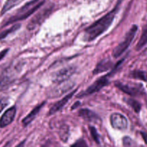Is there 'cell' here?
<instances>
[{"label": "cell", "instance_id": "30bf717a", "mask_svg": "<svg viewBox=\"0 0 147 147\" xmlns=\"http://www.w3.org/2000/svg\"><path fill=\"white\" fill-rule=\"evenodd\" d=\"M76 90H74L73 91L70 92V93L67 95V96H65L64 98L60 100L59 101H57V103H55L53 106L51 107V109L49 111V114H55V113H57V111H59L60 110H61L63 107L66 105V103L72 98V97L73 96V95L76 93Z\"/></svg>", "mask_w": 147, "mask_h": 147}, {"label": "cell", "instance_id": "4316f807", "mask_svg": "<svg viewBox=\"0 0 147 147\" xmlns=\"http://www.w3.org/2000/svg\"><path fill=\"white\" fill-rule=\"evenodd\" d=\"M24 144H25V140H24V141H23V142H22L21 143H20V144H19L17 145V146H15V147H24Z\"/></svg>", "mask_w": 147, "mask_h": 147}, {"label": "cell", "instance_id": "5bb4252c", "mask_svg": "<svg viewBox=\"0 0 147 147\" xmlns=\"http://www.w3.org/2000/svg\"><path fill=\"white\" fill-rule=\"evenodd\" d=\"M73 85H72L71 83H68V84H65V85H61L59 87L55 88V89H53L52 91H50L51 94L50 96H53L52 97H58V96H61L63 93H66L67 91H68L70 89H71L73 88Z\"/></svg>", "mask_w": 147, "mask_h": 147}, {"label": "cell", "instance_id": "3957f363", "mask_svg": "<svg viewBox=\"0 0 147 147\" xmlns=\"http://www.w3.org/2000/svg\"><path fill=\"white\" fill-rule=\"evenodd\" d=\"M138 30V26L133 25L130 28V30L127 32L126 34L125 35L123 40L119 44V45L116 46L113 51V56L115 58H118L120 57L125 51L128 49V47L130 46L131 43L133 41L134 38L136 33Z\"/></svg>", "mask_w": 147, "mask_h": 147}, {"label": "cell", "instance_id": "2e32d148", "mask_svg": "<svg viewBox=\"0 0 147 147\" xmlns=\"http://www.w3.org/2000/svg\"><path fill=\"white\" fill-rule=\"evenodd\" d=\"M20 27H21V24H15L13 26H11V27H9V28L1 32H0V40L5 38L6 37H7V36L9 35V34H11V33L14 32L15 31L18 30L20 28Z\"/></svg>", "mask_w": 147, "mask_h": 147}, {"label": "cell", "instance_id": "9a60e30c", "mask_svg": "<svg viewBox=\"0 0 147 147\" xmlns=\"http://www.w3.org/2000/svg\"><path fill=\"white\" fill-rule=\"evenodd\" d=\"M23 1H24V0H6L5 3H4V6L1 9L0 14L3 15L8 11L11 10L12 8L15 7L16 6L20 4V3L22 2Z\"/></svg>", "mask_w": 147, "mask_h": 147}, {"label": "cell", "instance_id": "484cf974", "mask_svg": "<svg viewBox=\"0 0 147 147\" xmlns=\"http://www.w3.org/2000/svg\"><path fill=\"white\" fill-rule=\"evenodd\" d=\"M141 134H142L143 139L144 140V142L147 145V133H145V132H142V133H141Z\"/></svg>", "mask_w": 147, "mask_h": 147}, {"label": "cell", "instance_id": "e0dca14e", "mask_svg": "<svg viewBox=\"0 0 147 147\" xmlns=\"http://www.w3.org/2000/svg\"><path fill=\"white\" fill-rule=\"evenodd\" d=\"M147 43V27H145L144 28L143 32H142V36L140 37L139 42H138L137 46H136V50H139L144 47Z\"/></svg>", "mask_w": 147, "mask_h": 147}, {"label": "cell", "instance_id": "52a82bcc", "mask_svg": "<svg viewBox=\"0 0 147 147\" xmlns=\"http://www.w3.org/2000/svg\"><path fill=\"white\" fill-rule=\"evenodd\" d=\"M115 86L123 93L131 96H136L142 94L143 92V88L139 84H129V83H123L121 82H116Z\"/></svg>", "mask_w": 147, "mask_h": 147}, {"label": "cell", "instance_id": "d6986e66", "mask_svg": "<svg viewBox=\"0 0 147 147\" xmlns=\"http://www.w3.org/2000/svg\"><path fill=\"white\" fill-rule=\"evenodd\" d=\"M59 134H60L61 140L65 142L67 141V139H68L69 136V128L67 126H65V125L61 126V128L60 129V132H59Z\"/></svg>", "mask_w": 147, "mask_h": 147}, {"label": "cell", "instance_id": "7402d4cb", "mask_svg": "<svg viewBox=\"0 0 147 147\" xmlns=\"http://www.w3.org/2000/svg\"><path fill=\"white\" fill-rule=\"evenodd\" d=\"M9 104V99L7 97H3L0 98V113L5 109Z\"/></svg>", "mask_w": 147, "mask_h": 147}, {"label": "cell", "instance_id": "83f0119b", "mask_svg": "<svg viewBox=\"0 0 147 147\" xmlns=\"http://www.w3.org/2000/svg\"><path fill=\"white\" fill-rule=\"evenodd\" d=\"M79 105H80V103H79V102H77V103H76V104L73 105V106H72V109H76V107H77V106H79Z\"/></svg>", "mask_w": 147, "mask_h": 147}, {"label": "cell", "instance_id": "4fadbf2b", "mask_svg": "<svg viewBox=\"0 0 147 147\" xmlns=\"http://www.w3.org/2000/svg\"><path fill=\"white\" fill-rule=\"evenodd\" d=\"M79 116L83 119L88 121H96L98 119V116L92 111L89 109H82L79 111Z\"/></svg>", "mask_w": 147, "mask_h": 147}, {"label": "cell", "instance_id": "9c48e42d", "mask_svg": "<svg viewBox=\"0 0 147 147\" xmlns=\"http://www.w3.org/2000/svg\"><path fill=\"white\" fill-rule=\"evenodd\" d=\"M16 112H17V109L15 106H12L7 109L0 119V127L4 128L12 123L15 118Z\"/></svg>", "mask_w": 147, "mask_h": 147}, {"label": "cell", "instance_id": "5b68a950", "mask_svg": "<svg viewBox=\"0 0 147 147\" xmlns=\"http://www.w3.org/2000/svg\"><path fill=\"white\" fill-rule=\"evenodd\" d=\"M109 75H106V76H103V77H100V78L96 80L91 86H89L81 94L79 95L78 97H85V96H88L89 95H91L93 93H96V92L99 91L100 89L103 88V87L107 86L109 83Z\"/></svg>", "mask_w": 147, "mask_h": 147}, {"label": "cell", "instance_id": "d4e9b609", "mask_svg": "<svg viewBox=\"0 0 147 147\" xmlns=\"http://www.w3.org/2000/svg\"><path fill=\"white\" fill-rule=\"evenodd\" d=\"M8 51H9V49H4V50H3L2 51L0 52V60H2V59L5 57V55H7V53H8Z\"/></svg>", "mask_w": 147, "mask_h": 147}, {"label": "cell", "instance_id": "8992f818", "mask_svg": "<svg viewBox=\"0 0 147 147\" xmlns=\"http://www.w3.org/2000/svg\"><path fill=\"white\" fill-rule=\"evenodd\" d=\"M53 7V6H48L46 8L43 9L41 11H39L34 17L31 20L30 23L27 25V29L29 30H34L38 25H40L42 22H43L50 15V13L52 12Z\"/></svg>", "mask_w": 147, "mask_h": 147}, {"label": "cell", "instance_id": "7a4b0ae2", "mask_svg": "<svg viewBox=\"0 0 147 147\" xmlns=\"http://www.w3.org/2000/svg\"><path fill=\"white\" fill-rule=\"evenodd\" d=\"M44 3L45 0H31L29 2L26 3L21 8L19 9L17 12L13 14L8 20H6L2 26L5 27L11 23L25 20L31 14H32L34 11H37L40 7H42Z\"/></svg>", "mask_w": 147, "mask_h": 147}, {"label": "cell", "instance_id": "ac0fdd59", "mask_svg": "<svg viewBox=\"0 0 147 147\" xmlns=\"http://www.w3.org/2000/svg\"><path fill=\"white\" fill-rule=\"evenodd\" d=\"M126 102L130 107H131L134 110L136 113H139L142 109V106L137 100L132 98H127L126 99Z\"/></svg>", "mask_w": 147, "mask_h": 147}, {"label": "cell", "instance_id": "277c9868", "mask_svg": "<svg viewBox=\"0 0 147 147\" xmlns=\"http://www.w3.org/2000/svg\"><path fill=\"white\" fill-rule=\"evenodd\" d=\"M76 70V68L74 66H69L61 69L53 74V76H52V81L57 85L65 83L72 77Z\"/></svg>", "mask_w": 147, "mask_h": 147}, {"label": "cell", "instance_id": "ba28073f", "mask_svg": "<svg viewBox=\"0 0 147 147\" xmlns=\"http://www.w3.org/2000/svg\"><path fill=\"white\" fill-rule=\"evenodd\" d=\"M110 122L112 127L116 130L125 131L128 127L127 119L119 113H112L110 116Z\"/></svg>", "mask_w": 147, "mask_h": 147}, {"label": "cell", "instance_id": "7c38bea8", "mask_svg": "<svg viewBox=\"0 0 147 147\" xmlns=\"http://www.w3.org/2000/svg\"><path fill=\"white\" fill-rule=\"evenodd\" d=\"M45 102H43V103H42L41 104H40V105H38L37 106H36V107L34 108V109H33V110L32 111L30 112V113H29V114L27 115V116H26L24 119H23L22 121V122L23 126H27V125L30 124V123H31V122L34 119H35L36 116H37V114L39 113V112L40 111V110L42 109V108L43 106L45 105Z\"/></svg>", "mask_w": 147, "mask_h": 147}, {"label": "cell", "instance_id": "8fae6325", "mask_svg": "<svg viewBox=\"0 0 147 147\" xmlns=\"http://www.w3.org/2000/svg\"><path fill=\"white\" fill-rule=\"evenodd\" d=\"M113 63H112V61L110 59H103V60H102L101 61H100L96 65L93 73V74L96 75L100 73H103V72H106L109 70H110L113 67Z\"/></svg>", "mask_w": 147, "mask_h": 147}, {"label": "cell", "instance_id": "44dd1931", "mask_svg": "<svg viewBox=\"0 0 147 147\" xmlns=\"http://www.w3.org/2000/svg\"><path fill=\"white\" fill-rule=\"evenodd\" d=\"M89 129H90V134H91L92 138L94 139V141L96 143L100 144V136H99V134H98L97 130H96V128L93 127V126H90V127H89Z\"/></svg>", "mask_w": 147, "mask_h": 147}, {"label": "cell", "instance_id": "6da1fadb", "mask_svg": "<svg viewBox=\"0 0 147 147\" xmlns=\"http://www.w3.org/2000/svg\"><path fill=\"white\" fill-rule=\"evenodd\" d=\"M122 0H119L117 3L116 7L113 9L111 11H109L108 14L103 16L98 20L95 22L93 24L89 26L86 30L84 33V39L86 41L90 42L93 41L95 39L97 38L100 35H101L103 33H104L109 28L116 17V13L119 10V4H121Z\"/></svg>", "mask_w": 147, "mask_h": 147}, {"label": "cell", "instance_id": "ffe728a7", "mask_svg": "<svg viewBox=\"0 0 147 147\" xmlns=\"http://www.w3.org/2000/svg\"><path fill=\"white\" fill-rule=\"evenodd\" d=\"M131 76L134 78L139 79V80H142L146 81L147 80L146 77V73L143 71H140V70H135V71L131 72Z\"/></svg>", "mask_w": 147, "mask_h": 147}, {"label": "cell", "instance_id": "f1b7e54d", "mask_svg": "<svg viewBox=\"0 0 147 147\" xmlns=\"http://www.w3.org/2000/svg\"><path fill=\"white\" fill-rule=\"evenodd\" d=\"M9 143H8V144H6L5 145V146H4V147H7V146H8V145H9Z\"/></svg>", "mask_w": 147, "mask_h": 147}, {"label": "cell", "instance_id": "603a6c76", "mask_svg": "<svg viewBox=\"0 0 147 147\" xmlns=\"http://www.w3.org/2000/svg\"><path fill=\"white\" fill-rule=\"evenodd\" d=\"M71 147H88V146L87 144L85 142L83 139H79L78 140L76 143L73 144V145H71Z\"/></svg>", "mask_w": 147, "mask_h": 147}, {"label": "cell", "instance_id": "cb8c5ba5", "mask_svg": "<svg viewBox=\"0 0 147 147\" xmlns=\"http://www.w3.org/2000/svg\"><path fill=\"white\" fill-rule=\"evenodd\" d=\"M123 143L125 147H133L134 142L131 140V139L128 136L123 138Z\"/></svg>", "mask_w": 147, "mask_h": 147}]
</instances>
